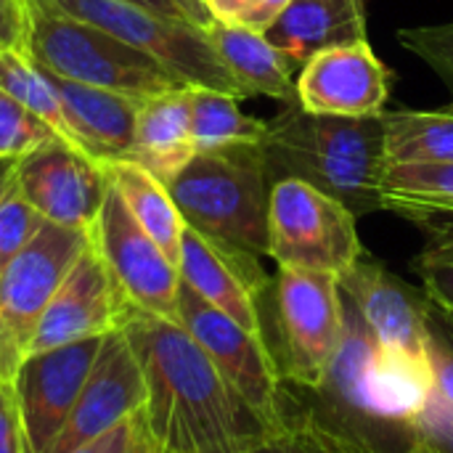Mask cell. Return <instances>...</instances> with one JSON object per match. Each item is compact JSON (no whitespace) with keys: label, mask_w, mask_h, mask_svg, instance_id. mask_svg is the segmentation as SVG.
Returning a JSON list of instances; mask_svg holds the SVG:
<instances>
[{"label":"cell","mask_w":453,"mask_h":453,"mask_svg":"<svg viewBox=\"0 0 453 453\" xmlns=\"http://www.w3.org/2000/svg\"><path fill=\"white\" fill-rule=\"evenodd\" d=\"M122 334L143 372V419L157 451L250 453L268 438L180 321L133 305Z\"/></svg>","instance_id":"6da1fadb"},{"label":"cell","mask_w":453,"mask_h":453,"mask_svg":"<svg viewBox=\"0 0 453 453\" xmlns=\"http://www.w3.org/2000/svg\"><path fill=\"white\" fill-rule=\"evenodd\" d=\"M48 5L88 21L141 53L159 61L165 69L178 74L191 88H210L236 98H247L242 85L234 80L204 27L188 19L159 16L127 0H45Z\"/></svg>","instance_id":"5b68a950"},{"label":"cell","mask_w":453,"mask_h":453,"mask_svg":"<svg viewBox=\"0 0 453 453\" xmlns=\"http://www.w3.org/2000/svg\"><path fill=\"white\" fill-rule=\"evenodd\" d=\"M0 453H29L16 390L11 380H0Z\"/></svg>","instance_id":"8d00e7d4"},{"label":"cell","mask_w":453,"mask_h":453,"mask_svg":"<svg viewBox=\"0 0 453 453\" xmlns=\"http://www.w3.org/2000/svg\"><path fill=\"white\" fill-rule=\"evenodd\" d=\"M289 0H204L212 19L265 32Z\"/></svg>","instance_id":"d6a6232c"},{"label":"cell","mask_w":453,"mask_h":453,"mask_svg":"<svg viewBox=\"0 0 453 453\" xmlns=\"http://www.w3.org/2000/svg\"><path fill=\"white\" fill-rule=\"evenodd\" d=\"M435 388L438 385L430 361L377 348L364 385L366 409L377 425L417 435L414 422Z\"/></svg>","instance_id":"44dd1931"},{"label":"cell","mask_w":453,"mask_h":453,"mask_svg":"<svg viewBox=\"0 0 453 453\" xmlns=\"http://www.w3.org/2000/svg\"><path fill=\"white\" fill-rule=\"evenodd\" d=\"M13 175L45 220L82 231H90L111 188L104 165L58 135L16 159Z\"/></svg>","instance_id":"7c38bea8"},{"label":"cell","mask_w":453,"mask_h":453,"mask_svg":"<svg viewBox=\"0 0 453 453\" xmlns=\"http://www.w3.org/2000/svg\"><path fill=\"white\" fill-rule=\"evenodd\" d=\"M204 29L218 56L247 96H268L284 104L297 98L292 77L295 64L279 48H273L265 32L220 19H212Z\"/></svg>","instance_id":"7402d4cb"},{"label":"cell","mask_w":453,"mask_h":453,"mask_svg":"<svg viewBox=\"0 0 453 453\" xmlns=\"http://www.w3.org/2000/svg\"><path fill=\"white\" fill-rule=\"evenodd\" d=\"M42 74L50 82L56 98L66 114V122L74 133L77 146L88 157H93L101 165L130 159L133 143H135V119H138L141 101L127 98L114 90H106V88L72 82L48 69H42Z\"/></svg>","instance_id":"ac0fdd59"},{"label":"cell","mask_w":453,"mask_h":453,"mask_svg":"<svg viewBox=\"0 0 453 453\" xmlns=\"http://www.w3.org/2000/svg\"><path fill=\"white\" fill-rule=\"evenodd\" d=\"M276 313L281 334V377L300 390H316L342 337V292L332 273L279 268Z\"/></svg>","instance_id":"9c48e42d"},{"label":"cell","mask_w":453,"mask_h":453,"mask_svg":"<svg viewBox=\"0 0 453 453\" xmlns=\"http://www.w3.org/2000/svg\"><path fill=\"white\" fill-rule=\"evenodd\" d=\"M90 244L135 308L178 321L180 271L141 228L114 186L90 226Z\"/></svg>","instance_id":"30bf717a"},{"label":"cell","mask_w":453,"mask_h":453,"mask_svg":"<svg viewBox=\"0 0 453 453\" xmlns=\"http://www.w3.org/2000/svg\"><path fill=\"white\" fill-rule=\"evenodd\" d=\"M0 90L8 93L11 98H16L29 111H35L40 119H45L56 130V135H61L64 141L77 146L74 133L66 122V114H64L50 82L45 80L42 69L24 50H19V48L0 50Z\"/></svg>","instance_id":"4316f807"},{"label":"cell","mask_w":453,"mask_h":453,"mask_svg":"<svg viewBox=\"0 0 453 453\" xmlns=\"http://www.w3.org/2000/svg\"><path fill=\"white\" fill-rule=\"evenodd\" d=\"M268 119H255L239 109V98L191 88V138L196 151H215L242 143H263Z\"/></svg>","instance_id":"484cf974"},{"label":"cell","mask_w":453,"mask_h":453,"mask_svg":"<svg viewBox=\"0 0 453 453\" xmlns=\"http://www.w3.org/2000/svg\"><path fill=\"white\" fill-rule=\"evenodd\" d=\"M265 37L295 66H303L326 48L366 40V5L364 0H289Z\"/></svg>","instance_id":"d6986e66"},{"label":"cell","mask_w":453,"mask_h":453,"mask_svg":"<svg viewBox=\"0 0 453 453\" xmlns=\"http://www.w3.org/2000/svg\"><path fill=\"white\" fill-rule=\"evenodd\" d=\"M130 311L133 303L117 276L109 271L96 247L88 244L50 297L27 356L122 332Z\"/></svg>","instance_id":"8fae6325"},{"label":"cell","mask_w":453,"mask_h":453,"mask_svg":"<svg viewBox=\"0 0 453 453\" xmlns=\"http://www.w3.org/2000/svg\"><path fill=\"white\" fill-rule=\"evenodd\" d=\"M21 50L58 77L106 88L135 101L186 85L151 56L45 0H24Z\"/></svg>","instance_id":"277c9868"},{"label":"cell","mask_w":453,"mask_h":453,"mask_svg":"<svg viewBox=\"0 0 453 453\" xmlns=\"http://www.w3.org/2000/svg\"><path fill=\"white\" fill-rule=\"evenodd\" d=\"M385 114V111H382ZM377 117L313 114L297 98L268 119L263 138L271 186L297 178L342 202L356 218L380 212L385 122Z\"/></svg>","instance_id":"7a4b0ae2"},{"label":"cell","mask_w":453,"mask_h":453,"mask_svg":"<svg viewBox=\"0 0 453 453\" xmlns=\"http://www.w3.org/2000/svg\"><path fill=\"white\" fill-rule=\"evenodd\" d=\"M356 215L316 186L284 178L271 186L268 257L279 268H300L342 276L366 252L356 231Z\"/></svg>","instance_id":"8992f818"},{"label":"cell","mask_w":453,"mask_h":453,"mask_svg":"<svg viewBox=\"0 0 453 453\" xmlns=\"http://www.w3.org/2000/svg\"><path fill=\"white\" fill-rule=\"evenodd\" d=\"M427 356L435 385L453 403V316L435 303H427Z\"/></svg>","instance_id":"1f68e13d"},{"label":"cell","mask_w":453,"mask_h":453,"mask_svg":"<svg viewBox=\"0 0 453 453\" xmlns=\"http://www.w3.org/2000/svg\"><path fill=\"white\" fill-rule=\"evenodd\" d=\"M398 40L441 77V82L453 96V21L401 29Z\"/></svg>","instance_id":"4dcf8cb0"},{"label":"cell","mask_w":453,"mask_h":453,"mask_svg":"<svg viewBox=\"0 0 453 453\" xmlns=\"http://www.w3.org/2000/svg\"><path fill=\"white\" fill-rule=\"evenodd\" d=\"M88 244L90 231L45 220L0 268V380H13L24 364L50 297Z\"/></svg>","instance_id":"52a82bcc"},{"label":"cell","mask_w":453,"mask_h":453,"mask_svg":"<svg viewBox=\"0 0 453 453\" xmlns=\"http://www.w3.org/2000/svg\"><path fill=\"white\" fill-rule=\"evenodd\" d=\"M104 337H90L24 358L13 374V390L29 453H45L66 425L82 385L96 364Z\"/></svg>","instance_id":"4fadbf2b"},{"label":"cell","mask_w":453,"mask_h":453,"mask_svg":"<svg viewBox=\"0 0 453 453\" xmlns=\"http://www.w3.org/2000/svg\"><path fill=\"white\" fill-rule=\"evenodd\" d=\"M165 186L188 228L257 257L268 255L271 180L263 143L196 151Z\"/></svg>","instance_id":"3957f363"},{"label":"cell","mask_w":453,"mask_h":453,"mask_svg":"<svg viewBox=\"0 0 453 453\" xmlns=\"http://www.w3.org/2000/svg\"><path fill=\"white\" fill-rule=\"evenodd\" d=\"M175 3H178V8L186 13V19L194 21L196 27H207V24L212 21V13L207 11L204 0H175Z\"/></svg>","instance_id":"ab89813d"},{"label":"cell","mask_w":453,"mask_h":453,"mask_svg":"<svg viewBox=\"0 0 453 453\" xmlns=\"http://www.w3.org/2000/svg\"><path fill=\"white\" fill-rule=\"evenodd\" d=\"M414 433L433 443L441 453H453V403L441 388L433 390L430 401L419 411Z\"/></svg>","instance_id":"e575fe53"},{"label":"cell","mask_w":453,"mask_h":453,"mask_svg":"<svg viewBox=\"0 0 453 453\" xmlns=\"http://www.w3.org/2000/svg\"><path fill=\"white\" fill-rule=\"evenodd\" d=\"M143 453H159V451H157V449H154V443H151V446H149Z\"/></svg>","instance_id":"b9f144b4"},{"label":"cell","mask_w":453,"mask_h":453,"mask_svg":"<svg viewBox=\"0 0 453 453\" xmlns=\"http://www.w3.org/2000/svg\"><path fill=\"white\" fill-rule=\"evenodd\" d=\"M382 122H385L388 165L453 162V109L449 111L385 109Z\"/></svg>","instance_id":"d4e9b609"},{"label":"cell","mask_w":453,"mask_h":453,"mask_svg":"<svg viewBox=\"0 0 453 453\" xmlns=\"http://www.w3.org/2000/svg\"><path fill=\"white\" fill-rule=\"evenodd\" d=\"M380 199L385 212L417 226L453 218V162L385 165Z\"/></svg>","instance_id":"603a6c76"},{"label":"cell","mask_w":453,"mask_h":453,"mask_svg":"<svg viewBox=\"0 0 453 453\" xmlns=\"http://www.w3.org/2000/svg\"><path fill=\"white\" fill-rule=\"evenodd\" d=\"M146 385L141 364L122 332L104 337L96 364L82 385V393L45 453H72L101 438L119 422L143 411Z\"/></svg>","instance_id":"5bb4252c"},{"label":"cell","mask_w":453,"mask_h":453,"mask_svg":"<svg viewBox=\"0 0 453 453\" xmlns=\"http://www.w3.org/2000/svg\"><path fill=\"white\" fill-rule=\"evenodd\" d=\"M178 321L210 356L215 369L247 403V409L260 419L268 435L281 433L287 427V393L265 337L242 329L183 281L178 289Z\"/></svg>","instance_id":"ba28073f"},{"label":"cell","mask_w":453,"mask_h":453,"mask_svg":"<svg viewBox=\"0 0 453 453\" xmlns=\"http://www.w3.org/2000/svg\"><path fill=\"white\" fill-rule=\"evenodd\" d=\"M149 446H151V438L146 430V419H143V411H138L130 419L111 427L109 433H104L101 438L80 446L72 453H143Z\"/></svg>","instance_id":"d590c367"},{"label":"cell","mask_w":453,"mask_h":453,"mask_svg":"<svg viewBox=\"0 0 453 453\" xmlns=\"http://www.w3.org/2000/svg\"><path fill=\"white\" fill-rule=\"evenodd\" d=\"M305 111L332 117H377L388 104V69L366 40L311 56L295 80Z\"/></svg>","instance_id":"2e32d148"},{"label":"cell","mask_w":453,"mask_h":453,"mask_svg":"<svg viewBox=\"0 0 453 453\" xmlns=\"http://www.w3.org/2000/svg\"><path fill=\"white\" fill-rule=\"evenodd\" d=\"M427 231V244L414 260L422 292L430 303L453 316V218L419 226Z\"/></svg>","instance_id":"83f0119b"},{"label":"cell","mask_w":453,"mask_h":453,"mask_svg":"<svg viewBox=\"0 0 453 453\" xmlns=\"http://www.w3.org/2000/svg\"><path fill=\"white\" fill-rule=\"evenodd\" d=\"M42 223L45 218L21 194L13 162H8L0 180V268L40 231Z\"/></svg>","instance_id":"f1b7e54d"},{"label":"cell","mask_w":453,"mask_h":453,"mask_svg":"<svg viewBox=\"0 0 453 453\" xmlns=\"http://www.w3.org/2000/svg\"><path fill=\"white\" fill-rule=\"evenodd\" d=\"M250 453H334V449L319 435V430L308 419L289 414L287 427L281 433L268 435Z\"/></svg>","instance_id":"836d02e7"},{"label":"cell","mask_w":453,"mask_h":453,"mask_svg":"<svg viewBox=\"0 0 453 453\" xmlns=\"http://www.w3.org/2000/svg\"><path fill=\"white\" fill-rule=\"evenodd\" d=\"M109 183L119 191L122 202L141 223V228L159 244V250L178 265L180 260V239H183V218L162 180H157L149 170L130 159L106 162L104 165Z\"/></svg>","instance_id":"cb8c5ba5"},{"label":"cell","mask_w":453,"mask_h":453,"mask_svg":"<svg viewBox=\"0 0 453 453\" xmlns=\"http://www.w3.org/2000/svg\"><path fill=\"white\" fill-rule=\"evenodd\" d=\"M24 37V0H0V50L19 48Z\"/></svg>","instance_id":"f35d334b"},{"label":"cell","mask_w":453,"mask_h":453,"mask_svg":"<svg viewBox=\"0 0 453 453\" xmlns=\"http://www.w3.org/2000/svg\"><path fill=\"white\" fill-rule=\"evenodd\" d=\"M5 165H8V162H0V180H3V173H5Z\"/></svg>","instance_id":"60d3db41"},{"label":"cell","mask_w":453,"mask_h":453,"mask_svg":"<svg viewBox=\"0 0 453 453\" xmlns=\"http://www.w3.org/2000/svg\"><path fill=\"white\" fill-rule=\"evenodd\" d=\"M289 414L308 419V422L319 430V435L334 449V453H441L433 443H427V441L419 438V435H417L409 446H401V449H377V446L361 443V441H356V438H348V435H342V433H337V430H329V427L319 425L316 419H311V417H305V414H300V411H287V419H289Z\"/></svg>","instance_id":"74e56055"},{"label":"cell","mask_w":453,"mask_h":453,"mask_svg":"<svg viewBox=\"0 0 453 453\" xmlns=\"http://www.w3.org/2000/svg\"><path fill=\"white\" fill-rule=\"evenodd\" d=\"M178 271L180 281L191 287L204 303L234 319L250 334L265 337L257 300L268 289V276L257 255L212 242L186 226Z\"/></svg>","instance_id":"9a60e30c"},{"label":"cell","mask_w":453,"mask_h":453,"mask_svg":"<svg viewBox=\"0 0 453 453\" xmlns=\"http://www.w3.org/2000/svg\"><path fill=\"white\" fill-rule=\"evenodd\" d=\"M50 138L56 130L45 119L0 90V162H16Z\"/></svg>","instance_id":"f546056e"},{"label":"cell","mask_w":453,"mask_h":453,"mask_svg":"<svg viewBox=\"0 0 453 453\" xmlns=\"http://www.w3.org/2000/svg\"><path fill=\"white\" fill-rule=\"evenodd\" d=\"M340 292L356 305L380 348L398 350L411 358L427 356V295L414 289L382 263L361 257L340 279Z\"/></svg>","instance_id":"e0dca14e"},{"label":"cell","mask_w":453,"mask_h":453,"mask_svg":"<svg viewBox=\"0 0 453 453\" xmlns=\"http://www.w3.org/2000/svg\"><path fill=\"white\" fill-rule=\"evenodd\" d=\"M196 154L191 138V85L165 90L138 104L130 162L157 180H173Z\"/></svg>","instance_id":"ffe728a7"}]
</instances>
